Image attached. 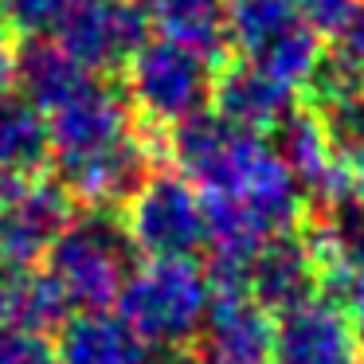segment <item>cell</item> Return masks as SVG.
Wrapping results in <instances>:
<instances>
[{
  "mask_svg": "<svg viewBox=\"0 0 364 364\" xmlns=\"http://www.w3.org/2000/svg\"><path fill=\"white\" fill-rule=\"evenodd\" d=\"M59 173H63L67 188L87 200H122V196H134L149 181V153H145L141 137L129 129L126 137L102 145V149L63 157Z\"/></svg>",
  "mask_w": 364,
  "mask_h": 364,
  "instance_id": "obj_11",
  "label": "cell"
},
{
  "mask_svg": "<svg viewBox=\"0 0 364 364\" xmlns=\"http://www.w3.org/2000/svg\"><path fill=\"white\" fill-rule=\"evenodd\" d=\"M141 4L157 36L188 43L215 63H223V55L231 51L228 0H141Z\"/></svg>",
  "mask_w": 364,
  "mask_h": 364,
  "instance_id": "obj_13",
  "label": "cell"
},
{
  "mask_svg": "<svg viewBox=\"0 0 364 364\" xmlns=\"http://www.w3.org/2000/svg\"><path fill=\"white\" fill-rule=\"evenodd\" d=\"M153 24L141 0H71L55 24V40L95 75L126 71L145 48Z\"/></svg>",
  "mask_w": 364,
  "mask_h": 364,
  "instance_id": "obj_2",
  "label": "cell"
},
{
  "mask_svg": "<svg viewBox=\"0 0 364 364\" xmlns=\"http://www.w3.org/2000/svg\"><path fill=\"white\" fill-rule=\"evenodd\" d=\"M71 0H0V16L16 36H51Z\"/></svg>",
  "mask_w": 364,
  "mask_h": 364,
  "instance_id": "obj_19",
  "label": "cell"
},
{
  "mask_svg": "<svg viewBox=\"0 0 364 364\" xmlns=\"http://www.w3.org/2000/svg\"><path fill=\"white\" fill-rule=\"evenodd\" d=\"M63 364H145V356L118 321L79 317L63 337Z\"/></svg>",
  "mask_w": 364,
  "mask_h": 364,
  "instance_id": "obj_17",
  "label": "cell"
},
{
  "mask_svg": "<svg viewBox=\"0 0 364 364\" xmlns=\"http://www.w3.org/2000/svg\"><path fill=\"white\" fill-rule=\"evenodd\" d=\"M345 306H348V321H353V333H356V345H360V356H364V259L348 270L345 286Z\"/></svg>",
  "mask_w": 364,
  "mask_h": 364,
  "instance_id": "obj_22",
  "label": "cell"
},
{
  "mask_svg": "<svg viewBox=\"0 0 364 364\" xmlns=\"http://www.w3.org/2000/svg\"><path fill=\"white\" fill-rule=\"evenodd\" d=\"M67 228V192L51 184L20 188L0 208V255L4 259H32L48 243H55Z\"/></svg>",
  "mask_w": 364,
  "mask_h": 364,
  "instance_id": "obj_12",
  "label": "cell"
},
{
  "mask_svg": "<svg viewBox=\"0 0 364 364\" xmlns=\"http://www.w3.org/2000/svg\"><path fill=\"white\" fill-rule=\"evenodd\" d=\"M301 12L294 0H228V40L231 51L255 59L274 40H282L290 28L301 24Z\"/></svg>",
  "mask_w": 364,
  "mask_h": 364,
  "instance_id": "obj_16",
  "label": "cell"
},
{
  "mask_svg": "<svg viewBox=\"0 0 364 364\" xmlns=\"http://www.w3.org/2000/svg\"><path fill=\"white\" fill-rule=\"evenodd\" d=\"M90 79L98 75L87 71L55 36H20L12 51V90L43 114L71 102Z\"/></svg>",
  "mask_w": 364,
  "mask_h": 364,
  "instance_id": "obj_9",
  "label": "cell"
},
{
  "mask_svg": "<svg viewBox=\"0 0 364 364\" xmlns=\"http://www.w3.org/2000/svg\"><path fill=\"white\" fill-rule=\"evenodd\" d=\"M220 63L204 51L176 43L168 36L145 40V48L126 63V95L149 122H176L212 106V87Z\"/></svg>",
  "mask_w": 364,
  "mask_h": 364,
  "instance_id": "obj_1",
  "label": "cell"
},
{
  "mask_svg": "<svg viewBox=\"0 0 364 364\" xmlns=\"http://www.w3.org/2000/svg\"><path fill=\"white\" fill-rule=\"evenodd\" d=\"M317 110H321V122H325V134H329L337 165L364 184V87L353 90V95L329 98Z\"/></svg>",
  "mask_w": 364,
  "mask_h": 364,
  "instance_id": "obj_18",
  "label": "cell"
},
{
  "mask_svg": "<svg viewBox=\"0 0 364 364\" xmlns=\"http://www.w3.org/2000/svg\"><path fill=\"white\" fill-rule=\"evenodd\" d=\"M212 106L239 129H255V134H270L286 114L298 106V87L282 82L270 75L267 67L251 63L239 55L235 63L215 71L212 87Z\"/></svg>",
  "mask_w": 364,
  "mask_h": 364,
  "instance_id": "obj_8",
  "label": "cell"
},
{
  "mask_svg": "<svg viewBox=\"0 0 364 364\" xmlns=\"http://www.w3.org/2000/svg\"><path fill=\"white\" fill-rule=\"evenodd\" d=\"M129 231L106 215L67 223L55 239L51 267L67 294L82 301H106L129 274Z\"/></svg>",
  "mask_w": 364,
  "mask_h": 364,
  "instance_id": "obj_3",
  "label": "cell"
},
{
  "mask_svg": "<svg viewBox=\"0 0 364 364\" xmlns=\"http://www.w3.org/2000/svg\"><path fill=\"white\" fill-rule=\"evenodd\" d=\"M360 192H364V184H360Z\"/></svg>",
  "mask_w": 364,
  "mask_h": 364,
  "instance_id": "obj_24",
  "label": "cell"
},
{
  "mask_svg": "<svg viewBox=\"0 0 364 364\" xmlns=\"http://www.w3.org/2000/svg\"><path fill=\"white\" fill-rule=\"evenodd\" d=\"M51 153V129L43 110L24 102L20 95L0 98V168L16 181H28Z\"/></svg>",
  "mask_w": 364,
  "mask_h": 364,
  "instance_id": "obj_14",
  "label": "cell"
},
{
  "mask_svg": "<svg viewBox=\"0 0 364 364\" xmlns=\"http://www.w3.org/2000/svg\"><path fill=\"white\" fill-rule=\"evenodd\" d=\"M270 364H364V356L345 309L314 298L286 309Z\"/></svg>",
  "mask_w": 364,
  "mask_h": 364,
  "instance_id": "obj_7",
  "label": "cell"
},
{
  "mask_svg": "<svg viewBox=\"0 0 364 364\" xmlns=\"http://www.w3.org/2000/svg\"><path fill=\"white\" fill-rule=\"evenodd\" d=\"M294 4L321 36H337L353 12V0H294Z\"/></svg>",
  "mask_w": 364,
  "mask_h": 364,
  "instance_id": "obj_20",
  "label": "cell"
},
{
  "mask_svg": "<svg viewBox=\"0 0 364 364\" xmlns=\"http://www.w3.org/2000/svg\"><path fill=\"white\" fill-rule=\"evenodd\" d=\"M333 40H337V55H345L356 67H364V0H353V12H348L345 28Z\"/></svg>",
  "mask_w": 364,
  "mask_h": 364,
  "instance_id": "obj_21",
  "label": "cell"
},
{
  "mask_svg": "<svg viewBox=\"0 0 364 364\" xmlns=\"http://www.w3.org/2000/svg\"><path fill=\"white\" fill-rule=\"evenodd\" d=\"M251 290L270 309H294L301 301L317 298V286H325V267L317 259L314 243H301L290 235H270L251 262Z\"/></svg>",
  "mask_w": 364,
  "mask_h": 364,
  "instance_id": "obj_10",
  "label": "cell"
},
{
  "mask_svg": "<svg viewBox=\"0 0 364 364\" xmlns=\"http://www.w3.org/2000/svg\"><path fill=\"white\" fill-rule=\"evenodd\" d=\"M134 239L165 259L184 255L200 239H208L204 204L181 176H149L134 200Z\"/></svg>",
  "mask_w": 364,
  "mask_h": 364,
  "instance_id": "obj_5",
  "label": "cell"
},
{
  "mask_svg": "<svg viewBox=\"0 0 364 364\" xmlns=\"http://www.w3.org/2000/svg\"><path fill=\"white\" fill-rule=\"evenodd\" d=\"M129 106H134L129 95L114 90L110 82H102V79H90L71 102H63L55 114H48L55 161L102 149V145L126 137L129 129H134V110H129Z\"/></svg>",
  "mask_w": 364,
  "mask_h": 364,
  "instance_id": "obj_6",
  "label": "cell"
},
{
  "mask_svg": "<svg viewBox=\"0 0 364 364\" xmlns=\"http://www.w3.org/2000/svg\"><path fill=\"white\" fill-rule=\"evenodd\" d=\"M9 24H4V16H0V95L12 87V51H16V43L9 40Z\"/></svg>",
  "mask_w": 364,
  "mask_h": 364,
  "instance_id": "obj_23",
  "label": "cell"
},
{
  "mask_svg": "<svg viewBox=\"0 0 364 364\" xmlns=\"http://www.w3.org/2000/svg\"><path fill=\"white\" fill-rule=\"evenodd\" d=\"M204 314V286L188 262L161 259L126 290V321H134L149 337H184Z\"/></svg>",
  "mask_w": 364,
  "mask_h": 364,
  "instance_id": "obj_4",
  "label": "cell"
},
{
  "mask_svg": "<svg viewBox=\"0 0 364 364\" xmlns=\"http://www.w3.org/2000/svg\"><path fill=\"white\" fill-rule=\"evenodd\" d=\"M270 353H274V333L259 306L251 309L247 301H228L212 317V333H208L212 364H270Z\"/></svg>",
  "mask_w": 364,
  "mask_h": 364,
  "instance_id": "obj_15",
  "label": "cell"
}]
</instances>
